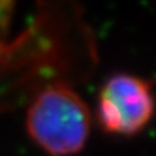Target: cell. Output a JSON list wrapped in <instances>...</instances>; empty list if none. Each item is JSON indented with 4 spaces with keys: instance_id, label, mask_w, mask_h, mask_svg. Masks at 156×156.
Here are the masks:
<instances>
[{
    "instance_id": "7a4b0ae2",
    "label": "cell",
    "mask_w": 156,
    "mask_h": 156,
    "mask_svg": "<svg viewBox=\"0 0 156 156\" xmlns=\"http://www.w3.org/2000/svg\"><path fill=\"white\" fill-rule=\"evenodd\" d=\"M155 111L156 95L150 80L129 73H115L101 85L95 113L105 134L132 138L145 130Z\"/></svg>"
},
{
    "instance_id": "6da1fadb",
    "label": "cell",
    "mask_w": 156,
    "mask_h": 156,
    "mask_svg": "<svg viewBox=\"0 0 156 156\" xmlns=\"http://www.w3.org/2000/svg\"><path fill=\"white\" fill-rule=\"evenodd\" d=\"M91 126L87 103L66 80L53 81L38 90L26 114L30 138L52 156H73L83 151Z\"/></svg>"
},
{
    "instance_id": "3957f363",
    "label": "cell",
    "mask_w": 156,
    "mask_h": 156,
    "mask_svg": "<svg viewBox=\"0 0 156 156\" xmlns=\"http://www.w3.org/2000/svg\"><path fill=\"white\" fill-rule=\"evenodd\" d=\"M14 11V0H0V49L5 46V37L9 31Z\"/></svg>"
}]
</instances>
